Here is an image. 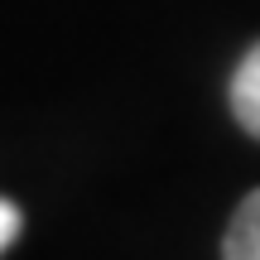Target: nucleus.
<instances>
[{
	"label": "nucleus",
	"mask_w": 260,
	"mask_h": 260,
	"mask_svg": "<svg viewBox=\"0 0 260 260\" xmlns=\"http://www.w3.org/2000/svg\"><path fill=\"white\" fill-rule=\"evenodd\" d=\"M15 236H19V207L0 198V251H5V246L15 241Z\"/></svg>",
	"instance_id": "3"
},
{
	"label": "nucleus",
	"mask_w": 260,
	"mask_h": 260,
	"mask_svg": "<svg viewBox=\"0 0 260 260\" xmlns=\"http://www.w3.org/2000/svg\"><path fill=\"white\" fill-rule=\"evenodd\" d=\"M232 111H236L246 135L260 140V44L241 58V68L232 77Z\"/></svg>",
	"instance_id": "1"
},
{
	"label": "nucleus",
	"mask_w": 260,
	"mask_h": 260,
	"mask_svg": "<svg viewBox=\"0 0 260 260\" xmlns=\"http://www.w3.org/2000/svg\"><path fill=\"white\" fill-rule=\"evenodd\" d=\"M226 260H260V193H251L241 207H236L232 226H226V241H222Z\"/></svg>",
	"instance_id": "2"
}]
</instances>
